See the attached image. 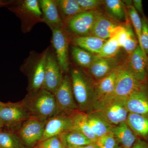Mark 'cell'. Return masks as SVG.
<instances>
[{
  "label": "cell",
  "instance_id": "6da1fadb",
  "mask_svg": "<svg viewBox=\"0 0 148 148\" xmlns=\"http://www.w3.org/2000/svg\"><path fill=\"white\" fill-rule=\"evenodd\" d=\"M71 79L74 98L80 112L89 113L95 104V85L82 69L74 68Z\"/></svg>",
  "mask_w": 148,
  "mask_h": 148
},
{
  "label": "cell",
  "instance_id": "7a4b0ae2",
  "mask_svg": "<svg viewBox=\"0 0 148 148\" xmlns=\"http://www.w3.org/2000/svg\"><path fill=\"white\" fill-rule=\"evenodd\" d=\"M127 98L109 96L94 104L88 114L100 118L112 125L126 121L129 114L126 106Z\"/></svg>",
  "mask_w": 148,
  "mask_h": 148
},
{
  "label": "cell",
  "instance_id": "3957f363",
  "mask_svg": "<svg viewBox=\"0 0 148 148\" xmlns=\"http://www.w3.org/2000/svg\"><path fill=\"white\" fill-rule=\"evenodd\" d=\"M21 101L32 117L42 121H46L58 113L54 95L45 89L28 93Z\"/></svg>",
  "mask_w": 148,
  "mask_h": 148
},
{
  "label": "cell",
  "instance_id": "277c9868",
  "mask_svg": "<svg viewBox=\"0 0 148 148\" xmlns=\"http://www.w3.org/2000/svg\"><path fill=\"white\" fill-rule=\"evenodd\" d=\"M47 50L48 48L40 53L32 51L20 67V71L28 79V93L42 89Z\"/></svg>",
  "mask_w": 148,
  "mask_h": 148
},
{
  "label": "cell",
  "instance_id": "5b68a950",
  "mask_svg": "<svg viewBox=\"0 0 148 148\" xmlns=\"http://www.w3.org/2000/svg\"><path fill=\"white\" fill-rule=\"evenodd\" d=\"M9 5L10 9L21 20L23 33H29L35 25L43 22L38 0L12 1Z\"/></svg>",
  "mask_w": 148,
  "mask_h": 148
},
{
  "label": "cell",
  "instance_id": "8992f818",
  "mask_svg": "<svg viewBox=\"0 0 148 148\" xmlns=\"http://www.w3.org/2000/svg\"><path fill=\"white\" fill-rule=\"evenodd\" d=\"M32 117L22 101L18 103H3L0 108V119L4 126L19 129L24 121Z\"/></svg>",
  "mask_w": 148,
  "mask_h": 148
},
{
  "label": "cell",
  "instance_id": "52a82bcc",
  "mask_svg": "<svg viewBox=\"0 0 148 148\" xmlns=\"http://www.w3.org/2000/svg\"><path fill=\"white\" fill-rule=\"evenodd\" d=\"M51 31V45L62 72L66 73L69 72L70 68L69 46L71 37L64 27L53 29Z\"/></svg>",
  "mask_w": 148,
  "mask_h": 148
},
{
  "label": "cell",
  "instance_id": "ba28073f",
  "mask_svg": "<svg viewBox=\"0 0 148 148\" xmlns=\"http://www.w3.org/2000/svg\"><path fill=\"white\" fill-rule=\"evenodd\" d=\"M47 48L42 89H45L54 95L62 82L63 73L56 59L52 46H49Z\"/></svg>",
  "mask_w": 148,
  "mask_h": 148
},
{
  "label": "cell",
  "instance_id": "9c48e42d",
  "mask_svg": "<svg viewBox=\"0 0 148 148\" xmlns=\"http://www.w3.org/2000/svg\"><path fill=\"white\" fill-rule=\"evenodd\" d=\"M99 12L96 10L82 12L71 19L64 29L71 37L90 36Z\"/></svg>",
  "mask_w": 148,
  "mask_h": 148
},
{
  "label": "cell",
  "instance_id": "30bf717a",
  "mask_svg": "<svg viewBox=\"0 0 148 148\" xmlns=\"http://www.w3.org/2000/svg\"><path fill=\"white\" fill-rule=\"evenodd\" d=\"M75 112H58L49 119L46 121L44 132L41 142L52 137L60 136L73 130Z\"/></svg>",
  "mask_w": 148,
  "mask_h": 148
},
{
  "label": "cell",
  "instance_id": "8fae6325",
  "mask_svg": "<svg viewBox=\"0 0 148 148\" xmlns=\"http://www.w3.org/2000/svg\"><path fill=\"white\" fill-rule=\"evenodd\" d=\"M143 84L137 79L126 64L122 65L119 69L114 90L112 94L109 96L127 98L133 91Z\"/></svg>",
  "mask_w": 148,
  "mask_h": 148
},
{
  "label": "cell",
  "instance_id": "7c38bea8",
  "mask_svg": "<svg viewBox=\"0 0 148 148\" xmlns=\"http://www.w3.org/2000/svg\"><path fill=\"white\" fill-rule=\"evenodd\" d=\"M54 95L58 112L73 113L79 111L74 98L71 77L67 74L63 76L61 84Z\"/></svg>",
  "mask_w": 148,
  "mask_h": 148
},
{
  "label": "cell",
  "instance_id": "4fadbf2b",
  "mask_svg": "<svg viewBox=\"0 0 148 148\" xmlns=\"http://www.w3.org/2000/svg\"><path fill=\"white\" fill-rule=\"evenodd\" d=\"M45 123L34 117L24 121L17 132L23 144L32 147L40 143L43 135Z\"/></svg>",
  "mask_w": 148,
  "mask_h": 148
},
{
  "label": "cell",
  "instance_id": "5bb4252c",
  "mask_svg": "<svg viewBox=\"0 0 148 148\" xmlns=\"http://www.w3.org/2000/svg\"><path fill=\"white\" fill-rule=\"evenodd\" d=\"M126 64L139 82L148 83V58L140 46L129 56Z\"/></svg>",
  "mask_w": 148,
  "mask_h": 148
},
{
  "label": "cell",
  "instance_id": "9a60e30c",
  "mask_svg": "<svg viewBox=\"0 0 148 148\" xmlns=\"http://www.w3.org/2000/svg\"><path fill=\"white\" fill-rule=\"evenodd\" d=\"M121 66L115 56L111 58L98 56L90 67L86 69L91 79L92 78L98 82Z\"/></svg>",
  "mask_w": 148,
  "mask_h": 148
},
{
  "label": "cell",
  "instance_id": "2e32d148",
  "mask_svg": "<svg viewBox=\"0 0 148 148\" xmlns=\"http://www.w3.org/2000/svg\"><path fill=\"white\" fill-rule=\"evenodd\" d=\"M126 106L129 112L148 118V83L142 85L129 95Z\"/></svg>",
  "mask_w": 148,
  "mask_h": 148
},
{
  "label": "cell",
  "instance_id": "e0dca14e",
  "mask_svg": "<svg viewBox=\"0 0 148 148\" xmlns=\"http://www.w3.org/2000/svg\"><path fill=\"white\" fill-rule=\"evenodd\" d=\"M39 3L43 22L48 26L51 30L64 27L55 0H39Z\"/></svg>",
  "mask_w": 148,
  "mask_h": 148
},
{
  "label": "cell",
  "instance_id": "ac0fdd59",
  "mask_svg": "<svg viewBox=\"0 0 148 148\" xmlns=\"http://www.w3.org/2000/svg\"><path fill=\"white\" fill-rule=\"evenodd\" d=\"M119 25L112 18L99 12L91 30L90 36L103 40L109 39L115 29Z\"/></svg>",
  "mask_w": 148,
  "mask_h": 148
},
{
  "label": "cell",
  "instance_id": "d6986e66",
  "mask_svg": "<svg viewBox=\"0 0 148 148\" xmlns=\"http://www.w3.org/2000/svg\"><path fill=\"white\" fill-rule=\"evenodd\" d=\"M119 68L114 70L108 75L98 82L95 85V104L100 100L112 94L115 87Z\"/></svg>",
  "mask_w": 148,
  "mask_h": 148
},
{
  "label": "cell",
  "instance_id": "ffe728a7",
  "mask_svg": "<svg viewBox=\"0 0 148 148\" xmlns=\"http://www.w3.org/2000/svg\"><path fill=\"white\" fill-rule=\"evenodd\" d=\"M107 40L102 39L94 36H83L71 37V42L73 45L97 55Z\"/></svg>",
  "mask_w": 148,
  "mask_h": 148
},
{
  "label": "cell",
  "instance_id": "44dd1931",
  "mask_svg": "<svg viewBox=\"0 0 148 148\" xmlns=\"http://www.w3.org/2000/svg\"><path fill=\"white\" fill-rule=\"evenodd\" d=\"M64 27L74 16L84 12L76 0H55Z\"/></svg>",
  "mask_w": 148,
  "mask_h": 148
},
{
  "label": "cell",
  "instance_id": "7402d4cb",
  "mask_svg": "<svg viewBox=\"0 0 148 148\" xmlns=\"http://www.w3.org/2000/svg\"><path fill=\"white\" fill-rule=\"evenodd\" d=\"M112 132L116 139L124 148H131L135 144L136 138L126 121L114 126Z\"/></svg>",
  "mask_w": 148,
  "mask_h": 148
},
{
  "label": "cell",
  "instance_id": "603a6c76",
  "mask_svg": "<svg viewBox=\"0 0 148 148\" xmlns=\"http://www.w3.org/2000/svg\"><path fill=\"white\" fill-rule=\"evenodd\" d=\"M73 130H75L82 132L92 143L95 144L98 140V138L90 128L88 120L87 114L86 113L80 111L74 113Z\"/></svg>",
  "mask_w": 148,
  "mask_h": 148
},
{
  "label": "cell",
  "instance_id": "cb8c5ba5",
  "mask_svg": "<svg viewBox=\"0 0 148 148\" xmlns=\"http://www.w3.org/2000/svg\"><path fill=\"white\" fill-rule=\"evenodd\" d=\"M65 147H80L88 145L92 142L82 132L72 130L60 135Z\"/></svg>",
  "mask_w": 148,
  "mask_h": 148
},
{
  "label": "cell",
  "instance_id": "d4e9b609",
  "mask_svg": "<svg viewBox=\"0 0 148 148\" xmlns=\"http://www.w3.org/2000/svg\"><path fill=\"white\" fill-rule=\"evenodd\" d=\"M130 129L138 135H148V118L138 114L129 112L126 121Z\"/></svg>",
  "mask_w": 148,
  "mask_h": 148
},
{
  "label": "cell",
  "instance_id": "484cf974",
  "mask_svg": "<svg viewBox=\"0 0 148 148\" xmlns=\"http://www.w3.org/2000/svg\"><path fill=\"white\" fill-rule=\"evenodd\" d=\"M71 53L76 63L85 69L89 68L98 57L95 54L74 45L71 47Z\"/></svg>",
  "mask_w": 148,
  "mask_h": 148
},
{
  "label": "cell",
  "instance_id": "4316f807",
  "mask_svg": "<svg viewBox=\"0 0 148 148\" xmlns=\"http://www.w3.org/2000/svg\"><path fill=\"white\" fill-rule=\"evenodd\" d=\"M90 128L97 138H99L112 131L114 125L109 124L92 114H87Z\"/></svg>",
  "mask_w": 148,
  "mask_h": 148
},
{
  "label": "cell",
  "instance_id": "83f0119b",
  "mask_svg": "<svg viewBox=\"0 0 148 148\" xmlns=\"http://www.w3.org/2000/svg\"><path fill=\"white\" fill-rule=\"evenodd\" d=\"M18 134L0 130V147L2 148H24Z\"/></svg>",
  "mask_w": 148,
  "mask_h": 148
},
{
  "label": "cell",
  "instance_id": "f1b7e54d",
  "mask_svg": "<svg viewBox=\"0 0 148 148\" xmlns=\"http://www.w3.org/2000/svg\"><path fill=\"white\" fill-rule=\"evenodd\" d=\"M120 48L116 38V37L111 38L107 40L101 51L97 56L101 58L114 57Z\"/></svg>",
  "mask_w": 148,
  "mask_h": 148
},
{
  "label": "cell",
  "instance_id": "f546056e",
  "mask_svg": "<svg viewBox=\"0 0 148 148\" xmlns=\"http://www.w3.org/2000/svg\"><path fill=\"white\" fill-rule=\"evenodd\" d=\"M127 1L126 2V5L127 6V8L128 10V14L130 21L132 22V26L135 29V34L139 44L142 33V18L140 17L139 13L137 12L132 5V1H130H130Z\"/></svg>",
  "mask_w": 148,
  "mask_h": 148
},
{
  "label": "cell",
  "instance_id": "4dcf8cb0",
  "mask_svg": "<svg viewBox=\"0 0 148 148\" xmlns=\"http://www.w3.org/2000/svg\"><path fill=\"white\" fill-rule=\"evenodd\" d=\"M122 3L119 0L104 1V4L109 12L114 17L119 20H123L125 18V14Z\"/></svg>",
  "mask_w": 148,
  "mask_h": 148
},
{
  "label": "cell",
  "instance_id": "1f68e13d",
  "mask_svg": "<svg viewBox=\"0 0 148 148\" xmlns=\"http://www.w3.org/2000/svg\"><path fill=\"white\" fill-rule=\"evenodd\" d=\"M127 26L128 30V36L123 48L124 49L127 54L130 56L135 51L139 45L138 39L136 36H135L133 29L129 22H127Z\"/></svg>",
  "mask_w": 148,
  "mask_h": 148
},
{
  "label": "cell",
  "instance_id": "d6a6232c",
  "mask_svg": "<svg viewBox=\"0 0 148 148\" xmlns=\"http://www.w3.org/2000/svg\"><path fill=\"white\" fill-rule=\"evenodd\" d=\"M142 29L139 45L141 49L148 58V18L145 15L142 16Z\"/></svg>",
  "mask_w": 148,
  "mask_h": 148
},
{
  "label": "cell",
  "instance_id": "836d02e7",
  "mask_svg": "<svg viewBox=\"0 0 148 148\" xmlns=\"http://www.w3.org/2000/svg\"><path fill=\"white\" fill-rule=\"evenodd\" d=\"M95 145L98 148H115L116 141L112 131L98 138Z\"/></svg>",
  "mask_w": 148,
  "mask_h": 148
},
{
  "label": "cell",
  "instance_id": "e575fe53",
  "mask_svg": "<svg viewBox=\"0 0 148 148\" xmlns=\"http://www.w3.org/2000/svg\"><path fill=\"white\" fill-rule=\"evenodd\" d=\"M60 136L49 138L39 143L38 148H66Z\"/></svg>",
  "mask_w": 148,
  "mask_h": 148
},
{
  "label": "cell",
  "instance_id": "d590c367",
  "mask_svg": "<svg viewBox=\"0 0 148 148\" xmlns=\"http://www.w3.org/2000/svg\"><path fill=\"white\" fill-rule=\"evenodd\" d=\"M80 7L84 11L96 10V9L100 7L104 1L100 0H76Z\"/></svg>",
  "mask_w": 148,
  "mask_h": 148
},
{
  "label": "cell",
  "instance_id": "8d00e7d4",
  "mask_svg": "<svg viewBox=\"0 0 148 148\" xmlns=\"http://www.w3.org/2000/svg\"><path fill=\"white\" fill-rule=\"evenodd\" d=\"M132 5L138 13L140 14L142 16H145L143 10V1L141 0H133L132 1Z\"/></svg>",
  "mask_w": 148,
  "mask_h": 148
},
{
  "label": "cell",
  "instance_id": "74e56055",
  "mask_svg": "<svg viewBox=\"0 0 148 148\" xmlns=\"http://www.w3.org/2000/svg\"><path fill=\"white\" fill-rule=\"evenodd\" d=\"M131 148H148V144L145 141L139 140L135 143Z\"/></svg>",
  "mask_w": 148,
  "mask_h": 148
},
{
  "label": "cell",
  "instance_id": "f35d334b",
  "mask_svg": "<svg viewBox=\"0 0 148 148\" xmlns=\"http://www.w3.org/2000/svg\"><path fill=\"white\" fill-rule=\"evenodd\" d=\"M79 148H98L97 145L94 143H92L88 145L79 147Z\"/></svg>",
  "mask_w": 148,
  "mask_h": 148
},
{
  "label": "cell",
  "instance_id": "ab89813d",
  "mask_svg": "<svg viewBox=\"0 0 148 148\" xmlns=\"http://www.w3.org/2000/svg\"><path fill=\"white\" fill-rule=\"evenodd\" d=\"M11 2H4L1 1H0V6L3 5H9L10 4V3Z\"/></svg>",
  "mask_w": 148,
  "mask_h": 148
},
{
  "label": "cell",
  "instance_id": "60d3db41",
  "mask_svg": "<svg viewBox=\"0 0 148 148\" xmlns=\"http://www.w3.org/2000/svg\"><path fill=\"white\" fill-rule=\"evenodd\" d=\"M4 126V123L0 119V130H1L2 128Z\"/></svg>",
  "mask_w": 148,
  "mask_h": 148
},
{
  "label": "cell",
  "instance_id": "b9f144b4",
  "mask_svg": "<svg viewBox=\"0 0 148 148\" xmlns=\"http://www.w3.org/2000/svg\"><path fill=\"white\" fill-rule=\"evenodd\" d=\"M66 148H79V147H67Z\"/></svg>",
  "mask_w": 148,
  "mask_h": 148
},
{
  "label": "cell",
  "instance_id": "7bdbcfd3",
  "mask_svg": "<svg viewBox=\"0 0 148 148\" xmlns=\"http://www.w3.org/2000/svg\"><path fill=\"white\" fill-rule=\"evenodd\" d=\"M3 103H1V102H0V108L1 107Z\"/></svg>",
  "mask_w": 148,
  "mask_h": 148
},
{
  "label": "cell",
  "instance_id": "ee69618b",
  "mask_svg": "<svg viewBox=\"0 0 148 148\" xmlns=\"http://www.w3.org/2000/svg\"><path fill=\"white\" fill-rule=\"evenodd\" d=\"M115 148H121V147H116Z\"/></svg>",
  "mask_w": 148,
  "mask_h": 148
},
{
  "label": "cell",
  "instance_id": "f6af8a7d",
  "mask_svg": "<svg viewBox=\"0 0 148 148\" xmlns=\"http://www.w3.org/2000/svg\"><path fill=\"white\" fill-rule=\"evenodd\" d=\"M0 148H1V147H0Z\"/></svg>",
  "mask_w": 148,
  "mask_h": 148
},
{
  "label": "cell",
  "instance_id": "bcb514c9",
  "mask_svg": "<svg viewBox=\"0 0 148 148\" xmlns=\"http://www.w3.org/2000/svg\"></svg>",
  "mask_w": 148,
  "mask_h": 148
},
{
  "label": "cell",
  "instance_id": "7dc6e473",
  "mask_svg": "<svg viewBox=\"0 0 148 148\" xmlns=\"http://www.w3.org/2000/svg\"></svg>",
  "mask_w": 148,
  "mask_h": 148
}]
</instances>
